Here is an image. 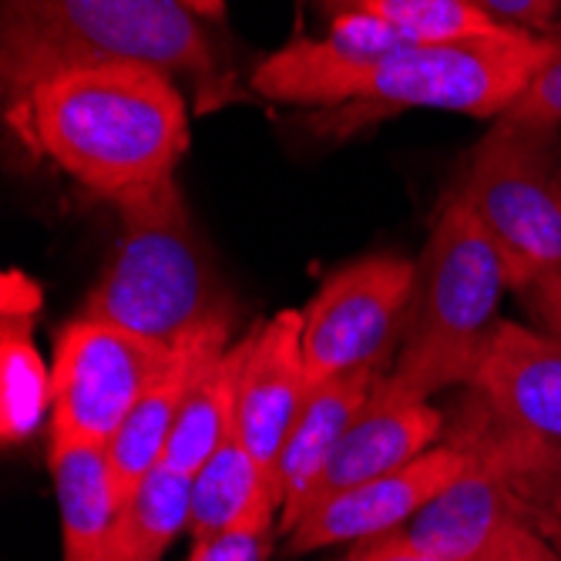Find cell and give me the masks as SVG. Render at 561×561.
Listing matches in <instances>:
<instances>
[{
    "label": "cell",
    "instance_id": "6da1fadb",
    "mask_svg": "<svg viewBox=\"0 0 561 561\" xmlns=\"http://www.w3.org/2000/svg\"><path fill=\"white\" fill-rule=\"evenodd\" d=\"M188 91L148 65L50 75L4 108L8 135L115 209L175 179L188 151Z\"/></svg>",
    "mask_w": 561,
    "mask_h": 561
},
{
    "label": "cell",
    "instance_id": "7a4b0ae2",
    "mask_svg": "<svg viewBox=\"0 0 561 561\" xmlns=\"http://www.w3.org/2000/svg\"><path fill=\"white\" fill-rule=\"evenodd\" d=\"M148 65L172 75L198 115L239 98L236 68L185 0H0V105L50 75Z\"/></svg>",
    "mask_w": 561,
    "mask_h": 561
},
{
    "label": "cell",
    "instance_id": "3957f363",
    "mask_svg": "<svg viewBox=\"0 0 561 561\" xmlns=\"http://www.w3.org/2000/svg\"><path fill=\"white\" fill-rule=\"evenodd\" d=\"M507 289L497 245L454 192L417 260L403 340L374 400L431 403L447 387H468Z\"/></svg>",
    "mask_w": 561,
    "mask_h": 561
},
{
    "label": "cell",
    "instance_id": "277c9868",
    "mask_svg": "<svg viewBox=\"0 0 561 561\" xmlns=\"http://www.w3.org/2000/svg\"><path fill=\"white\" fill-rule=\"evenodd\" d=\"M122 239L84 299V317L108 320L165 346L209 327H232V296L179 182L118 209Z\"/></svg>",
    "mask_w": 561,
    "mask_h": 561
},
{
    "label": "cell",
    "instance_id": "5b68a950",
    "mask_svg": "<svg viewBox=\"0 0 561 561\" xmlns=\"http://www.w3.org/2000/svg\"><path fill=\"white\" fill-rule=\"evenodd\" d=\"M551 55L554 34L515 27L444 44H407L356 68L353 101L340 115L380 118L403 108H434L497 122L515 108Z\"/></svg>",
    "mask_w": 561,
    "mask_h": 561
},
{
    "label": "cell",
    "instance_id": "8992f818",
    "mask_svg": "<svg viewBox=\"0 0 561 561\" xmlns=\"http://www.w3.org/2000/svg\"><path fill=\"white\" fill-rule=\"evenodd\" d=\"M457 198L471 209L525 289L561 266V151L558 131L497 118L474 145Z\"/></svg>",
    "mask_w": 561,
    "mask_h": 561
},
{
    "label": "cell",
    "instance_id": "52a82bcc",
    "mask_svg": "<svg viewBox=\"0 0 561 561\" xmlns=\"http://www.w3.org/2000/svg\"><path fill=\"white\" fill-rule=\"evenodd\" d=\"M175 346L138 336L108 320H71L50 356V440L108 447L145 390L172 364Z\"/></svg>",
    "mask_w": 561,
    "mask_h": 561
},
{
    "label": "cell",
    "instance_id": "ba28073f",
    "mask_svg": "<svg viewBox=\"0 0 561 561\" xmlns=\"http://www.w3.org/2000/svg\"><path fill=\"white\" fill-rule=\"evenodd\" d=\"M417 263L364 256L336 270L302 310V364L310 387L353 374H387L403 340Z\"/></svg>",
    "mask_w": 561,
    "mask_h": 561
},
{
    "label": "cell",
    "instance_id": "9c48e42d",
    "mask_svg": "<svg viewBox=\"0 0 561 561\" xmlns=\"http://www.w3.org/2000/svg\"><path fill=\"white\" fill-rule=\"evenodd\" d=\"M481 417L461 437L504 457L561 461V343L515 320H497L468 383Z\"/></svg>",
    "mask_w": 561,
    "mask_h": 561
},
{
    "label": "cell",
    "instance_id": "30bf717a",
    "mask_svg": "<svg viewBox=\"0 0 561 561\" xmlns=\"http://www.w3.org/2000/svg\"><path fill=\"white\" fill-rule=\"evenodd\" d=\"M471 447L454 437L447 444H434L417 461L397 471L313 501L302 512V518L286 531L289 554L356 545L403 528L437 491H444L471 465Z\"/></svg>",
    "mask_w": 561,
    "mask_h": 561
},
{
    "label": "cell",
    "instance_id": "8fae6325",
    "mask_svg": "<svg viewBox=\"0 0 561 561\" xmlns=\"http://www.w3.org/2000/svg\"><path fill=\"white\" fill-rule=\"evenodd\" d=\"M310 380L302 364V310H283L242 336L236 431L276 494L283 444L302 411ZM279 501V497H276Z\"/></svg>",
    "mask_w": 561,
    "mask_h": 561
},
{
    "label": "cell",
    "instance_id": "7c38bea8",
    "mask_svg": "<svg viewBox=\"0 0 561 561\" xmlns=\"http://www.w3.org/2000/svg\"><path fill=\"white\" fill-rule=\"evenodd\" d=\"M468 447L474 454L471 465L444 491H437L403 528H397L403 541L447 561H488L504 531L525 518V507L504 468L488 450L474 444Z\"/></svg>",
    "mask_w": 561,
    "mask_h": 561
},
{
    "label": "cell",
    "instance_id": "4fadbf2b",
    "mask_svg": "<svg viewBox=\"0 0 561 561\" xmlns=\"http://www.w3.org/2000/svg\"><path fill=\"white\" fill-rule=\"evenodd\" d=\"M380 370H353L330 377L306 393L302 411L283 444L279 465H276V497H279V528L283 535L302 518L306 507L313 504L317 488L330 457L350 424L367 411L370 397L377 393Z\"/></svg>",
    "mask_w": 561,
    "mask_h": 561
},
{
    "label": "cell",
    "instance_id": "5bb4252c",
    "mask_svg": "<svg viewBox=\"0 0 561 561\" xmlns=\"http://www.w3.org/2000/svg\"><path fill=\"white\" fill-rule=\"evenodd\" d=\"M229 340H232V327H209L188 336L182 346H175L172 364L159 374V380L145 390V397L135 403V411L125 417V424L105 447L112 481L122 501L162 465L188 390L195 387L202 370L232 346Z\"/></svg>",
    "mask_w": 561,
    "mask_h": 561
},
{
    "label": "cell",
    "instance_id": "9a60e30c",
    "mask_svg": "<svg viewBox=\"0 0 561 561\" xmlns=\"http://www.w3.org/2000/svg\"><path fill=\"white\" fill-rule=\"evenodd\" d=\"M50 478L58 494L65 561H118L122 497L108 450L81 440H50Z\"/></svg>",
    "mask_w": 561,
    "mask_h": 561
},
{
    "label": "cell",
    "instance_id": "2e32d148",
    "mask_svg": "<svg viewBox=\"0 0 561 561\" xmlns=\"http://www.w3.org/2000/svg\"><path fill=\"white\" fill-rule=\"evenodd\" d=\"M440 434L444 414L434 403H380L370 397L367 411L336 444L313 501L417 461L440 440Z\"/></svg>",
    "mask_w": 561,
    "mask_h": 561
},
{
    "label": "cell",
    "instance_id": "e0dca14e",
    "mask_svg": "<svg viewBox=\"0 0 561 561\" xmlns=\"http://www.w3.org/2000/svg\"><path fill=\"white\" fill-rule=\"evenodd\" d=\"M37 313H4L0 320V440L24 444L50 417L55 380L34 343Z\"/></svg>",
    "mask_w": 561,
    "mask_h": 561
},
{
    "label": "cell",
    "instance_id": "ac0fdd59",
    "mask_svg": "<svg viewBox=\"0 0 561 561\" xmlns=\"http://www.w3.org/2000/svg\"><path fill=\"white\" fill-rule=\"evenodd\" d=\"M239 367H242V340L232 343L226 353H219L216 360L202 370V377L185 397L179 424L165 447V457H162L165 468L195 474L222 444V437L236 424Z\"/></svg>",
    "mask_w": 561,
    "mask_h": 561
},
{
    "label": "cell",
    "instance_id": "d6986e66",
    "mask_svg": "<svg viewBox=\"0 0 561 561\" xmlns=\"http://www.w3.org/2000/svg\"><path fill=\"white\" fill-rule=\"evenodd\" d=\"M266 497L276 501L266 474L260 471L256 461H252V454L245 450V444L232 424L229 434L222 437V444L213 450L209 461L192 474L188 531L195 541L206 535H216V531H226V528L239 525L252 507L263 504Z\"/></svg>",
    "mask_w": 561,
    "mask_h": 561
},
{
    "label": "cell",
    "instance_id": "ffe728a7",
    "mask_svg": "<svg viewBox=\"0 0 561 561\" xmlns=\"http://www.w3.org/2000/svg\"><path fill=\"white\" fill-rule=\"evenodd\" d=\"M192 522V474L159 465L118 515V561H162Z\"/></svg>",
    "mask_w": 561,
    "mask_h": 561
},
{
    "label": "cell",
    "instance_id": "44dd1931",
    "mask_svg": "<svg viewBox=\"0 0 561 561\" xmlns=\"http://www.w3.org/2000/svg\"><path fill=\"white\" fill-rule=\"evenodd\" d=\"M317 4L327 18L370 14L411 44H444L504 31V24L488 18L471 0H317Z\"/></svg>",
    "mask_w": 561,
    "mask_h": 561
},
{
    "label": "cell",
    "instance_id": "7402d4cb",
    "mask_svg": "<svg viewBox=\"0 0 561 561\" xmlns=\"http://www.w3.org/2000/svg\"><path fill=\"white\" fill-rule=\"evenodd\" d=\"M276 518H279V504L266 497L239 525L198 538L188 561H266Z\"/></svg>",
    "mask_w": 561,
    "mask_h": 561
},
{
    "label": "cell",
    "instance_id": "603a6c76",
    "mask_svg": "<svg viewBox=\"0 0 561 561\" xmlns=\"http://www.w3.org/2000/svg\"><path fill=\"white\" fill-rule=\"evenodd\" d=\"M468 440V437H461ZM481 450H488L494 461L504 468L512 481L525 515H554L561 518V461H538V457H504L478 440H468Z\"/></svg>",
    "mask_w": 561,
    "mask_h": 561
},
{
    "label": "cell",
    "instance_id": "cb8c5ba5",
    "mask_svg": "<svg viewBox=\"0 0 561 561\" xmlns=\"http://www.w3.org/2000/svg\"><path fill=\"white\" fill-rule=\"evenodd\" d=\"M501 118H515L522 125L561 131V27L554 31V55L535 75L528 91L515 101V108Z\"/></svg>",
    "mask_w": 561,
    "mask_h": 561
},
{
    "label": "cell",
    "instance_id": "d4e9b609",
    "mask_svg": "<svg viewBox=\"0 0 561 561\" xmlns=\"http://www.w3.org/2000/svg\"><path fill=\"white\" fill-rule=\"evenodd\" d=\"M504 27L528 34H554L561 27V0H471Z\"/></svg>",
    "mask_w": 561,
    "mask_h": 561
},
{
    "label": "cell",
    "instance_id": "484cf974",
    "mask_svg": "<svg viewBox=\"0 0 561 561\" xmlns=\"http://www.w3.org/2000/svg\"><path fill=\"white\" fill-rule=\"evenodd\" d=\"M518 296L531 320L538 323V330L561 343V266L531 279L525 289H518Z\"/></svg>",
    "mask_w": 561,
    "mask_h": 561
},
{
    "label": "cell",
    "instance_id": "4316f807",
    "mask_svg": "<svg viewBox=\"0 0 561 561\" xmlns=\"http://www.w3.org/2000/svg\"><path fill=\"white\" fill-rule=\"evenodd\" d=\"M488 561H561V554L528 518H522L518 525L504 531V538L497 541Z\"/></svg>",
    "mask_w": 561,
    "mask_h": 561
},
{
    "label": "cell",
    "instance_id": "83f0119b",
    "mask_svg": "<svg viewBox=\"0 0 561 561\" xmlns=\"http://www.w3.org/2000/svg\"><path fill=\"white\" fill-rule=\"evenodd\" d=\"M346 561H447L440 554H431L411 541H403L397 531H387L380 538L356 541L346 554Z\"/></svg>",
    "mask_w": 561,
    "mask_h": 561
},
{
    "label": "cell",
    "instance_id": "f1b7e54d",
    "mask_svg": "<svg viewBox=\"0 0 561 561\" xmlns=\"http://www.w3.org/2000/svg\"><path fill=\"white\" fill-rule=\"evenodd\" d=\"M551 545H554V551L561 554V518H554V515H525Z\"/></svg>",
    "mask_w": 561,
    "mask_h": 561
},
{
    "label": "cell",
    "instance_id": "f546056e",
    "mask_svg": "<svg viewBox=\"0 0 561 561\" xmlns=\"http://www.w3.org/2000/svg\"><path fill=\"white\" fill-rule=\"evenodd\" d=\"M185 4H188L198 18H206L209 24L226 18V0H185Z\"/></svg>",
    "mask_w": 561,
    "mask_h": 561
}]
</instances>
